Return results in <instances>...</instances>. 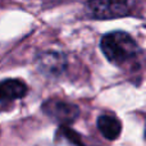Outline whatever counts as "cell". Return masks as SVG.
I'll return each instance as SVG.
<instances>
[{"instance_id":"6da1fadb","label":"cell","mask_w":146,"mask_h":146,"mask_svg":"<svg viewBox=\"0 0 146 146\" xmlns=\"http://www.w3.org/2000/svg\"><path fill=\"white\" fill-rule=\"evenodd\" d=\"M100 48L109 62L114 64H122L135 59L140 53L137 42L123 31H114L103 36Z\"/></svg>"},{"instance_id":"7a4b0ae2","label":"cell","mask_w":146,"mask_h":146,"mask_svg":"<svg viewBox=\"0 0 146 146\" xmlns=\"http://www.w3.org/2000/svg\"><path fill=\"white\" fill-rule=\"evenodd\" d=\"M87 12L96 19H113L128 15L131 12L129 0H88Z\"/></svg>"},{"instance_id":"3957f363","label":"cell","mask_w":146,"mask_h":146,"mask_svg":"<svg viewBox=\"0 0 146 146\" xmlns=\"http://www.w3.org/2000/svg\"><path fill=\"white\" fill-rule=\"evenodd\" d=\"M42 110L46 115L60 122L62 124H69L77 119L80 115V109L77 105L68 101H63L59 99H49L42 104Z\"/></svg>"},{"instance_id":"277c9868","label":"cell","mask_w":146,"mask_h":146,"mask_svg":"<svg viewBox=\"0 0 146 146\" xmlns=\"http://www.w3.org/2000/svg\"><path fill=\"white\" fill-rule=\"evenodd\" d=\"M27 94V86L19 80H4L0 82V103L22 99Z\"/></svg>"},{"instance_id":"5b68a950","label":"cell","mask_w":146,"mask_h":146,"mask_svg":"<svg viewBox=\"0 0 146 146\" xmlns=\"http://www.w3.org/2000/svg\"><path fill=\"white\" fill-rule=\"evenodd\" d=\"M38 66L45 73L58 74L66 67V58L63 54L55 53V51L44 53L38 58Z\"/></svg>"},{"instance_id":"8992f818","label":"cell","mask_w":146,"mask_h":146,"mask_svg":"<svg viewBox=\"0 0 146 146\" xmlns=\"http://www.w3.org/2000/svg\"><path fill=\"white\" fill-rule=\"evenodd\" d=\"M98 128L105 139L117 140L121 136L122 123L117 117L105 114V115H100L98 118Z\"/></svg>"}]
</instances>
